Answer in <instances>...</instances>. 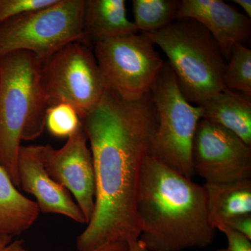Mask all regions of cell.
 I'll return each mask as SVG.
<instances>
[{
	"label": "cell",
	"instance_id": "6da1fadb",
	"mask_svg": "<svg viewBox=\"0 0 251 251\" xmlns=\"http://www.w3.org/2000/svg\"><path fill=\"white\" fill-rule=\"evenodd\" d=\"M81 122L93 158L96 196L92 219L77 238V250L138 240L137 196L157 126L151 94L128 101L107 87Z\"/></svg>",
	"mask_w": 251,
	"mask_h": 251
},
{
	"label": "cell",
	"instance_id": "7a4b0ae2",
	"mask_svg": "<svg viewBox=\"0 0 251 251\" xmlns=\"http://www.w3.org/2000/svg\"><path fill=\"white\" fill-rule=\"evenodd\" d=\"M139 242L149 251L204 249L215 239L204 186L149 154L137 196Z\"/></svg>",
	"mask_w": 251,
	"mask_h": 251
},
{
	"label": "cell",
	"instance_id": "3957f363",
	"mask_svg": "<svg viewBox=\"0 0 251 251\" xmlns=\"http://www.w3.org/2000/svg\"><path fill=\"white\" fill-rule=\"evenodd\" d=\"M42 64L27 51L0 58V165L16 187L21 140L36 139L46 128L48 110L39 92Z\"/></svg>",
	"mask_w": 251,
	"mask_h": 251
},
{
	"label": "cell",
	"instance_id": "277c9868",
	"mask_svg": "<svg viewBox=\"0 0 251 251\" xmlns=\"http://www.w3.org/2000/svg\"><path fill=\"white\" fill-rule=\"evenodd\" d=\"M143 34L166 54L179 90L190 103L201 105L226 88L227 62L210 33L197 21L176 18L161 30Z\"/></svg>",
	"mask_w": 251,
	"mask_h": 251
},
{
	"label": "cell",
	"instance_id": "5b68a950",
	"mask_svg": "<svg viewBox=\"0 0 251 251\" xmlns=\"http://www.w3.org/2000/svg\"><path fill=\"white\" fill-rule=\"evenodd\" d=\"M156 108L157 126L150 154L179 174L192 179L193 138L202 119V109L187 101L176 77L165 61L150 91Z\"/></svg>",
	"mask_w": 251,
	"mask_h": 251
},
{
	"label": "cell",
	"instance_id": "8992f818",
	"mask_svg": "<svg viewBox=\"0 0 251 251\" xmlns=\"http://www.w3.org/2000/svg\"><path fill=\"white\" fill-rule=\"evenodd\" d=\"M85 0H57L44 9L26 13L0 25V58L27 51L44 64L64 46L83 43Z\"/></svg>",
	"mask_w": 251,
	"mask_h": 251
},
{
	"label": "cell",
	"instance_id": "52a82bcc",
	"mask_svg": "<svg viewBox=\"0 0 251 251\" xmlns=\"http://www.w3.org/2000/svg\"><path fill=\"white\" fill-rule=\"evenodd\" d=\"M106 84L94 52L81 41H74L42 64L39 90L46 108L67 103L80 120L96 108Z\"/></svg>",
	"mask_w": 251,
	"mask_h": 251
},
{
	"label": "cell",
	"instance_id": "ba28073f",
	"mask_svg": "<svg viewBox=\"0 0 251 251\" xmlns=\"http://www.w3.org/2000/svg\"><path fill=\"white\" fill-rule=\"evenodd\" d=\"M94 54L107 87L128 101L150 93L165 63L142 32L97 43Z\"/></svg>",
	"mask_w": 251,
	"mask_h": 251
},
{
	"label": "cell",
	"instance_id": "9c48e42d",
	"mask_svg": "<svg viewBox=\"0 0 251 251\" xmlns=\"http://www.w3.org/2000/svg\"><path fill=\"white\" fill-rule=\"evenodd\" d=\"M195 174L209 184L251 179V146L232 132L201 119L193 138Z\"/></svg>",
	"mask_w": 251,
	"mask_h": 251
},
{
	"label": "cell",
	"instance_id": "30bf717a",
	"mask_svg": "<svg viewBox=\"0 0 251 251\" xmlns=\"http://www.w3.org/2000/svg\"><path fill=\"white\" fill-rule=\"evenodd\" d=\"M87 142L82 126L59 150L50 145L39 146L48 174L74 195L86 224L93 215L96 196L93 158Z\"/></svg>",
	"mask_w": 251,
	"mask_h": 251
},
{
	"label": "cell",
	"instance_id": "8fae6325",
	"mask_svg": "<svg viewBox=\"0 0 251 251\" xmlns=\"http://www.w3.org/2000/svg\"><path fill=\"white\" fill-rule=\"evenodd\" d=\"M18 172L20 186L35 197L41 212L60 214L78 224H86L82 211L69 191L48 174L39 146L21 145L18 152Z\"/></svg>",
	"mask_w": 251,
	"mask_h": 251
},
{
	"label": "cell",
	"instance_id": "7c38bea8",
	"mask_svg": "<svg viewBox=\"0 0 251 251\" xmlns=\"http://www.w3.org/2000/svg\"><path fill=\"white\" fill-rule=\"evenodd\" d=\"M191 18L210 33L226 62L235 44L245 45L251 34L250 18L222 0H182L177 18Z\"/></svg>",
	"mask_w": 251,
	"mask_h": 251
},
{
	"label": "cell",
	"instance_id": "4fadbf2b",
	"mask_svg": "<svg viewBox=\"0 0 251 251\" xmlns=\"http://www.w3.org/2000/svg\"><path fill=\"white\" fill-rule=\"evenodd\" d=\"M134 23L127 17L125 0H85L83 43L94 45L118 36L136 34Z\"/></svg>",
	"mask_w": 251,
	"mask_h": 251
},
{
	"label": "cell",
	"instance_id": "5bb4252c",
	"mask_svg": "<svg viewBox=\"0 0 251 251\" xmlns=\"http://www.w3.org/2000/svg\"><path fill=\"white\" fill-rule=\"evenodd\" d=\"M198 106L203 120L224 127L251 146V97L225 88Z\"/></svg>",
	"mask_w": 251,
	"mask_h": 251
},
{
	"label": "cell",
	"instance_id": "9a60e30c",
	"mask_svg": "<svg viewBox=\"0 0 251 251\" xmlns=\"http://www.w3.org/2000/svg\"><path fill=\"white\" fill-rule=\"evenodd\" d=\"M203 186L208 220L214 229L238 216L251 214V179L224 184L205 183Z\"/></svg>",
	"mask_w": 251,
	"mask_h": 251
},
{
	"label": "cell",
	"instance_id": "2e32d148",
	"mask_svg": "<svg viewBox=\"0 0 251 251\" xmlns=\"http://www.w3.org/2000/svg\"><path fill=\"white\" fill-rule=\"evenodd\" d=\"M39 213L37 203L18 191L0 165V234L20 235L34 225Z\"/></svg>",
	"mask_w": 251,
	"mask_h": 251
},
{
	"label": "cell",
	"instance_id": "e0dca14e",
	"mask_svg": "<svg viewBox=\"0 0 251 251\" xmlns=\"http://www.w3.org/2000/svg\"><path fill=\"white\" fill-rule=\"evenodd\" d=\"M179 0H133L135 27L146 34L161 30L177 18Z\"/></svg>",
	"mask_w": 251,
	"mask_h": 251
},
{
	"label": "cell",
	"instance_id": "ac0fdd59",
	"mask_svg": "<svg viewBox=\"0 0 251 251\" xmlns=\"http://www.w3.org/2000/svg\"><path fill=\"white\" fill-rule=\"evenodd\" d=\"M225 87L251 97V50L235 44L224 74Z\"/></svg>",
	"mask_w": 251,
	"mask_h": 251
},
{
	"label": "cell",
	"instance_id": "d6986e66",
	"mask_svg": "<svg viewBox=\"0 0 251 251\" xmlns=\"http://www.w3.org/2000/svg\"><path fill=\"white\" fill-rule=\"evenodd\" d=\"M82 126L80 117L72 105L60 103L48 109L46 128L52 136L69 138Z\"/></svg>",
	"mask_w": 251,
	"mask_h": 251
},
{
	"label": "cell",
	"instance_id": "ffe728a7",
	"mask_svg": "<svg viewBox=\"0 0 251 251\" xmlns=\"http://www.w3.org/2000/svg\"><path fill=\"white\" fill-rule=\"evenodd\" d=\"M57 0H0V25L26 13L44 9Z\"/></svg>",
	"mask_w": 251,
	"mask_h": 251
},
{
	"label": "cell",
	"instance_id": "44dd1931",
	"mask_svg": "<svg viewBox=\"0 0 251 251\" xmlns=\"http://www.w3.org/2000/svg\"><path fill=\"white\" fill-rule=\"evenodd\" d=\"M221 231L227 238L229 251H251V239L231 229L226 225H221L216 229Z\"/></svg>",
	"mask_w": 251,
	"mask_h": 251
},
{
	"label": "cell",
	"instance_id": "7402d4cb",
	"mask_svg": "<svg viewBox=\"0 0 251 251\" xmlns=\"http://www.w3.org/2000/svg\"><path fill=\"white\" fill-rule=\"evenodd\" d=\"M224 225L251 240V214L238 216L229 220Z\"/></svg>",
	"mask_w": 251,
	"mask_h": 251
},
{
	"label": "cell",
	"instance_id": "603a6c76",
	"mask_svg": "<svg viewBox=\"0 0 251 251\" xmlns=\"http://www.w3.org/2000/svg\"><path fill=\"white\" fill-rule=\"evenodd\" d=\"M0 251H27L23 240L13 241L11 236L0 234Z\"/></svg>",
	"mask_w": 251,
	"mask_h": 251
},
{
	"label": "cell",
	"instance_id": "cb8c5ba5",
	"mask_svg": "<svg viewBox=\"0 0 251 251\" xmlns=\"http://www.w3.org/2000/svg\"><path fill=\"white\" fill-rule=\"evenodd\" d=\"M94 251H129L128 243L115 242L107 244Z\"/></svg>",
	"mask_w": 251,
	"mask_h": 251
},
{
	"label": "cell",
	"instance_id": "d4e9b609",
	"mask_svg": "<svg viewBox=\"0 0 251 251\" xmlns=\"http://www.w3.org/2000/svg\"><path fill=\"white\" fill-rule=\"evenodd\" d=\"M233 2L239 5L244 12L246 13V16L249 18H251V0H234Z\"/></svg>",
	"mask_w": 251,
	"mask_h": 251
},
{
	"label": "cell",
	"instance_id": "484cf974",
	"mask_svg": "<svg viewBox=\"0 0 251 251\" xmlns=\"http://www.w3.org/2000/svg\"><path fill=\"white\" fill-rule=\"evenodd\" d=\"M128 244L129 251H149L148 249L144 247V246L139 242V240L128 242Z\"/></svg>",
	"mask_w": 251,
	"mask_h": 251
},
{
	"label": "cell",
	"instance_id": "4316f807",
	"mask_svg": "<svg viewBox=\"0 0 251 251\" xmlns=\"http://www.w3.org/2000/svg\"><path fill=\"white\" fill-rule=\"evenodd\" d=\"M214 251H229L227 250V249H218V250Z\"/></svg>",
	"mask_w": 251,
	"mask_h": 251
}]
</instances>
